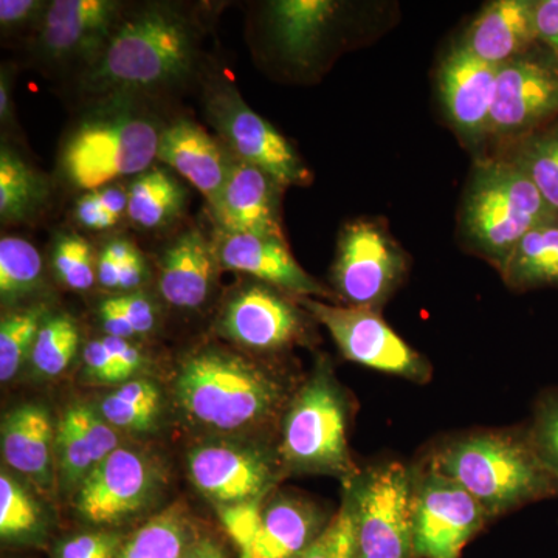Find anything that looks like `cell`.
Here are the masks:
<instances>
[{
  "label": "cell",
  "mask_w": 558,
  "mask_h": 558,
  "mask_svg": "<svg viewBox=\"0 0 558 558\" xmlns=\"http://www.w3.org/2000/svg\"><path fill=\"white\" fill-rule=\"evenodd\" d=\"M204 110L234 159L266 171L284 189L310 185L312 172L292 143L250 108L230 80L215 76L205 84Z\"/></svg>",
  "instance_id": "8"
},
{
  "label": "cell",
  "mask_w": 558,
  "mask_h": 558,
  "mask_svg": "<svg viewBox=\"0 0 558 558\" xmlns=\"http://www.w3.org/2000/svg\"><path fill=\"white\" fill-rule=\"evenodd\" d=\"M47 319L46 306L7 314L0 323V380L3 384L13 379L28 355L43 323Z\"/></svg>",
  "instance_id": "35"
},
{
  "label": "cell",
  "mask_w": 558,
  "mask_h": 558,
  "mask_svg": "<svg viewBox=\"0 0 558 558\" xmlns=\"http://www.w3.org/2000/svg\"><path fill=\"white\" fill-rule=\"evenodd\" d=\"M411 506L416 558H462L469 543L492 523L464 487L422 459L413 464Z\"/></svg>",
  "instance_id": "10"
},
{
  "label": "cell",
  "mask_w": 558,
  "mask_h": 558,
  "mask_svg": "<svg viewBox=\"0 0 558 558\" xmlns=\"http://www.w3.org/2000/svg\"><path fill=\"white\" fill-rule=\"evenodd\" d=\"M537 0H495L484 5L459 46L487 64L501 68L538 44Z\"/></svg>",
  "instance_id": "23"
},
{
  "label": "cell",
  "mask_w": 558,
  "mask_h": 558,
  "mask_svg": "<svg viewBox=\"0 0 558 558\" xmlns=\"http://www.w3.org/2000/svg\"><path fill=\"white\" fill-rule=\"evenodd\" d=\"M51 267L68 289L86 292L97 278V256L90 242L76 233H61L51 247Z\"/></svg>",
  "instance_id": "38"
},
{
  "label": "cell",
  "mask_w": 558,
  "mask_h": 558,
  "mask_svg": "<svg viewBox=\"0 0 558 558\" xmlns=\"http://www.w3.org/2000/svg\"><path fill=\"white\" fill-rule=\"evenodd\" d=\"M121 264L108 250L102 248L97 260V278L101 288L119 290Z\"/></svg>",
  "instance_id": "49"
},
{
  "label": "cell",
  "mask_w": 558,
  "mask_h": 558,
  "mask_svg": "<svg viewBox=\"0 0 558 558\" xmlns=\"http://www.w3.org/2000/svg\"><path fill=\"white\" fill-rule=\"evenodd\" d=\"M92 106L65 132L58 153L61 179L84 193L153 168L167 124L142 98L113 95Z\"/></svg>",
  "instance_id": "3"
},
{
  "label": "cell",
  "mask_w": 558,
  "mask_h": 558,
  "mask_svg": "<svg viewBox=\"0 0 558 558\" xmlns=\"http://www.w3.org/2000/svg\"><path fill=\"white\" fill-rule=\"evenodd\" d=\"M43 534L40 512L31 495L10 475H0V535L3 543H35Z\"/></svg>",
  "instance_id": "36"
},
{
  "label": "cell",
  "mask_w": 558,
  "mask_h": 558,
  "mask_svg": "<svg viewBox=\"0 0 558 558\" xmlns=\"http://www.w3.org/2000/svg\"><path fill=\"white\" fill-rule=\"evenodd\" d=\"M535 24L538 43L558 58V0H537Z\"/></svg>",
  "instance_id": "45"
},
{
  "label": "cell",
  "mask_w": 558,
  "mask_h": 558,
  "mask_svg": "<svg viewBox=\"0 0 558 558\" xmlns=\"http://www.w3.org/2000/svg\"><path fill=\"white\" fill-rule=\"evenodd\" d=\"M421 459L464 487L492 521L524 506L558 498V481L539 461L524 425L446 436Z\"/></svg>",
  "instance_id": "2"
},
{
  "label": "cell",
  "mask_w": 558,
  "mask_h": 558,
  "mask_svg": "<svg viewBox=\"0 0 558 558\" xmlns=\"http://www.w3.org/2000/svg\"><path fill=\"white\" fill-rule=\"evenodd\" d=\"M193 537L178 508L163 510L124 539L117 558H182Z\"/></svg>",
  "instance_id": "31"
},
{
  "label": "cell",
  "mask_w": 558,
  "mask_h": 558,
  "mask_svg": "<svg viewBox=\"0 0 558 558\" xmlns=\"http://www.w3.org/2000/svg\"><path fill=\"white\" fill-rule=\"evenodd\" d=\"M51 440L53 427L44 407L27 403L17 407L2 425V453L10 468L39 486L51 478Z\"/></svg>",
  "instance_id": "26"
},
{
  "label": "cell",
  "mask_w": 558,
  "mask_h": 558,
  "mask_svg": "<svg viewBox=\"0 0 558 558\" xmlns=\"http://www.w3.org/2000/svg\"><path fill=\"white\" fill-rule=\"evenodd\" d=\"M47 0H2L0 2V32L3 39L32 36L49 9Z\"/></svg>",
  "instance_id": "41"
},
{
  "label": "cell",
  "mask_w": 558,
  "mask_h": 558,
  "mask_svg": "<svg viewBox=\"0 0 558 558\" xmlns=\"http://www.w3.org/2000/svg\"><path fill=\"white\" fill-rule=\"evenodd\" d=\"M44 279L43 256L31 241L21 236L0 240V296L13 304L32 296Z\"/></svg>",
  "instance_id": "32"
},
{
  "label": "cell",
  "mask_w": 558,
  "mask_h": 558,
  "mask_svg": "<svg viewBox=\"0 0 558 558\" xmlns=\"http://www.w3.org/2000/svg\"><path fill=\"white\" fill-rule=\"evenodd\" d=\"M349 403L332 371L319 363L295 392L282 421L279 459L299 473H323L344 481L359 472L349 451Z\"/></svg>",
  "instance_id": "6"
},
{
  "label": "cell",
  "mask_w": 558,
  "mask_h": 558,
  "mask_svg": "<svg viewBox=\"0 0 558 558\" xmlns=\"http://www.w3.org/2000/svg\"><path fill=\"white\" fill-rule=\"evenodd\" d=\"M182 558H231L227 549L211 537L194 535Z\"/></svg>",
  "instance_id": "48"
},
{
  "label": "cell",
  "mask_w": 558,
  "mask_h": 558,
  "mask_svg": "<svg viewBox=\"0 0 558 558\" xmlns=\"http://www.w3.org/2000/svg\"><path fill=\"white\" fill-rule=\"evenodd\" d=\"M153 475L137 451L117 449L81 483L76 510L95 526H113L130 519L148 501Z\"/></svg>",
  "instance_id": "16"
},
{
  "label": "cell",
  "mask_w": 558,
  "mask_h": 558,
  "mask_svg": "<svg viewBox=\"0 0 558 558\" xmlns=\"http://www.w3.org/2000/svg\"><path fill=\"white\" fill-rule=\"evenodd\" d=\"M498 68L454 44L440 62L438 87L447 119L468 148L486 154Z\"/></svg>",
  "instance_id": "14"
},
{
  "label": "cell",
  "mask_w": 558,
  "mask_h": 558,
  "mask_svg": "<svg viewBox=\"0 0 558 558\" xmlns=\"http://www.w3.org/2000/svg\"><path fill=\"white\" fill-rule=\"evenodd\" d=\"M296 304L271 286H247L227 303L219 322L220 332L256 351L292 347L307 336L306 319Z\"/></svg>",
  "instance_id": "15"
},
{
  "label": "cell",
  "mask_w": 558,
  "mask_h": 558,
  "mask_svg": "<svg viewBox=\"0 0 558 558\" xmlns=\"http://www.w3.org/2000/svg\"><path fill=\"white\" fill-rule=\"evenodd\" d=\"M204 31L179 3L126 7L97 62L80 78L92 100L124 95L156 101L199 75Z\"/></svg>",
  "instance_id": "1"
},
{
  "label": "cell",
  "mask_w": 558,
  "mask_h": 558,
  "mask_svg": "<svg viewBox=\"0 0 558 558\" xmlns=\"http://www.w3.org/2000/svg\"><path fill=\"white\" fill-rule=\"evenodd\" d=\"M330 519L311 502L279 495L260 505L252 534L238 558H296L311 548Z\"/></svg>",
  "instance_id": "22"
},
{
  "label": "cell",
  "mask_w": 558,
  "mask_h": 558,
  "mask_svg": "<svg viewBox=\"0 0 558 558\" xmlns=\"http://www.w3.org/2000/svg\"><path fill=\"white\" fill-rule=\"evenodd\" d=\"M413 465L384 461L344 481L354 558H416Z\"/></svg>",
  "instance_id": "7"
},
{
  "label": "cell",
  "mask_w": 558,
  "mask_h": 558,
  "mask_svg": "<svg viewBox=\"0 0 558 558\" xmlns=\"http://www.w3.org/2000/svg\"><path fill=\"white\" fill-rule=\"evenodd\" d=\"M344 3L332 0H275L264 3L260 24L267 44L292 68L310 69L328 47Z\"/></svg>",
  "instance_id": "17"
},
{
  "label": "cell",
  "mask_w": 558,
  "mask_h": 558,
  "mask_svg": "<svg viewBox=\"0 0 558 558\" xmlns=\"http://www.w3.org/2000/svg\"><path fill=\"white\" fill-rule=\"evenodd\" d=\"M174 389L186 416L215 432L259 427L289 405L278 377L220 349H202L183 360Z\"/></svg>",
  "instance_id": "4"
},
{
  "label": "cell",
  "mask_w": 558,
  "mask_h": 558,
  "mask_svg": "<svg viewBox=\"0 0 558 558\" xmlns=\"http://www.w3.org/2000/svg\"><path fill=\"white\" fill-rule=\"evenodd\" d=\"M75 219L83 229L89 231H106L119 223V220L102 207L97 190L81 194L75 204Z\"/></svg>",
  "instance_id": "44"
},
{
  "label": "cell",
  "mask_w": 558,
  "mask_h": 558,
  "mask_svg": "<svg viewBox=\"0 0 558 558\" xmlns=\"http://www.w3.org/2000/svg\"><path fill=\"white\" fill-rule=\"evenodd\" d=\"M98 318L106 336L131 340L153 332L159 315L153 301L145 295L126 293L102 300L98 307Z\"/></svg>",
  "instance_id": "37"
},
{
  "label": "cell",
  "mask_w": 558,
  "mask_h": 558,
  "mask_svg": "<svg viewBox=\"0 0 558 558\" xmlns=\"http://www.w3.org/2000/svg\"><path fill=\"white\" fill-rule=\"evenodd\" d=\"M277 462L263 451L202 446L189 454L194 486L220 506L264 498L278 478Z\"/></svg>",
  "instance_id": "18"
},
{
  "label": "cell",
  "mask_w": 558,
  "mask_h": 558,
  "mask_svg": "<svg viewBox=\"0 0 558 558\" xmlns=\"http://www.w3.org/2000/svg\"><path fill=\"white\" fill-rule=\"evenodd\" d=\"M51 197L50 180L20 150L3 142L0 148V220L3 226L32 223Z\"/></svg>",
  "instance_id": "27"
},
{
  "label": "cell",
  "mask_w": 558,
  "mask_h": 558,
  "mask_svg": "<svg viewBox=\"0 0 558 558\" xmlns=\"http://www.w3.org/2000/svg\"><path fill=\"white\" fill-rule=\"evenodd\" d=\"M148 277V266L140 250L132 255L130 260L121 264L120 284L121 292H130L137 289Z\"/></svg>",
  "instance_id": "47"
},
{
  "label": "cell",
  "mask_w": 558,
  "mask_h": 558,
  "mask_svg": "<svg viewBox=\"0 0 558 558\" xmlns=\"http://www.w3.org/2000/svg\"><path fill=\"white\" fill-rule=\"evenodd\" d=\"M84 365L90 379L101 384H121L128 380L119 362L110 354L102 339L90 340L83 352Z\"/></svg>",
  "instance_id": "43"
},
{
  "label": "cell",
  "mask_w": 558,
  "mask_h": 558,
  "mask_svg": "<svg viewBox=\"0 0 558 558\" xmlns=\"http://www.w3.org/2000/svg\"><path fill=\"white\" fill-rule=\"evenodd\" d=\"M101 339L105 341L110 354L119 362L128 379L135 376L143 366V354L140 352V349L134 347L130 340L119 339V337L105 336Z\"/></svg>",
  "instance_id": "46"
},
{
  "label": "cell",
  "mask_w": 558,
  "mask_h": 558,
  "mask_svg": "<svg viewBox=\"0 0 558 558\" xmlns=\"http://www.w3.org/2000/svg\"><path fill=\"white\" fill-rule=\"evenodd\" d=\"M13 121V75L9 65H3L0 72V123L5 130Z\"/></svg>",
  "instance_id": "50"
},
{
  "label": "cell",
  "mask_w": 558,
  "mask_h": 558,
  "mask_svg": "<svg viewBox=\"0 0 558 558\" xmlns=\"http://www.w3.org/2000/svg\"><path fill=\"white\" fill-rule=\"evenodd\" d=\"M124 10L117 0H51L32 36V57L46 73L75 72L81 78L100 58Z\"/></svg>",
  "instance_id": "11"
},
{
  "label": "cell",
  "mask_w": 558,
  "mask_h": 558,
  "mask_svg": "<svg viewBox=\"0 0 558 558\" xmlns=\"http://www.w3.org/2000/svg\"><path fill=\"white\" fill-rule=\"evenodd\" d=\"M219 266L215 241L191 227L180 233L161 255V296L175 310H199L211 295Z\"/></svg>",
  "instance_id": "24"
},
{
  "label": "cell",
  "mask_w": 558,
  "mask_h": 558,
  "mask_svg": "<svg viewBox=\"0 0 558 558\" xmlns=\"http://www.w3.org/2000/svg\"><path fill=\"white\" fill-rule=\"evenodd\" d=\"M524 427L539 461L558 481V387L539 392Z\"/></svg>",
  "instance_id": "39"
},
{
  "label": "cell",
  "mask_w": 558,
  "mask_h": 558,
  "mask_svg": "<svg viewBox=\"0 0 558 558\" xmlns=\"http://www.w3.org/2000/svg\"><path fill=\"white\" fill-rule=\"evenodd\" d=\"M296 301L329 330L344 359L414 384L432 380V363L385 322L380 311L337 306L315 299Z\"/></svg>",
  "instance_id": "12"
},
{
  "label": "cell",
  "mask_w": 558,
  "mask_h": 558,
  "mask_svg": "<svg viewBox=\"0 0 558 558\" xmlns=\"http://www.w3.org/2000/svg\"><path fill=\"white\" fill-rule=\"evenodd\" d=\"M282 190L284 186L266 171L233 157L226 185L209 205L218 231L284 238Z\"/></svg>",
  "instance_id": "19"
},
{
  "label": "cell",
  "mask_w": 558,
  "mask_h": 558,
  "mask_svg": "<svg viewBox=\"0 0 558 558\" xmlns=\"http://www.w3.org/2000/svg\"><path fill=\"white\" fill-rule=\"evenodd\" d=\"M124 539L119 532L105 529L80 532L61 539L53 548V558H117Z\"/></svg>",
  "instance_id": "40"
},
{
  "label": "cell",
  "mask_w": 558,
  "mask_h": 558,
  "mask_svg": "<svg viewBox=\"0 0 558 558\" xmlns=\"http://www.w3.org/2000/svg\"><path fill=\"white\" fill-rule=\"evenodd\" d=\"M189 190L167 168L153 167L135 175L128 186V218L137 229L159 231L185 211Z\"/></svg>",
  "instance_id": "29"
},
{
  "label": "cell",
  "mask_w": 558,
  "mask_h": 558,
  "mask_svg": "<svg viewBox=\"0 0 558 558\" xmlns=\"http://www.w3.org/2000/svg\"><path fill=\"white\" fill-rule=\"evenodd\" d=\"M157 160L189 180L209 207L226 185L233 156L197 121L178 117L161 131Z\"/></svg>",
  "instance_id": "21"
},
{
  "label": "cell",
  "mask_w": 558,
  "mask_h": 558,
  "mask_svg": "<svg viewBox=\"0 0 558 558\" xmlns=\"http://www.w3.org/2000/svg\"><path fill=\"white\" fill-rule=\"evenodd\" d=\"M407 270V253L380 222L352 220L340 231L332 282L347 306L381 311Z\"/></svg>",
  "instance_id": "13"
},
{
  "label": "cell",
  "mask_w": 558,
  "mask_h": 558,
  "mask_svg": "<svg viewBox=\"0 0 558 558\" xmlns=\"http://www.w3.org/2000/svg\"><path fill=\"white\" fill-rule=\"evenodd\" d=\"M499 275L509 289L520 293L558 289V213L521 238Z\"/></svg>",
  "instance_id": "28"
},
{
  "label": "cell",
  "mask_w": 558,
  "mask_h": 558,
  "mask_svg": "<svg viewBox=\"0 0 558 558\" xmlns=\"http://www.w3.org/2000/svg\"><path fill=\"white\" fill-rule=\"evenodd\" d=\"M554 215L556 209L519 168L498 157H480L459 208V236L470 253L499 271L521 238Z\"/></svg>",
  "instance_id": "5"
},
{
  "label": "cell",
  "mask_w": 558,
  "mask_h": 558,
  "mask_svg": "<svg viewBox=\"0 0 558 558\" xmlns=\"http://www.w3.org/2000/svg\"><path fill=\"white\" fill-rule=\"evenodd\" d=\"M160 410V392L146 380L124 381L100 403V414L112 428L146 432Z\"/></svg>",
  "instance_id": "33"
},
{
  "label": "cell",
  "mask_w": 558,
  "mask_h": 558,
  "mask_svg": "<svg viewBox=\"0 0 558 558\" xmlns=\"http://www.w3.org/2000/svg\"><path fill=\"white\" fill-rule=\"evenodd\" d=\"M117 449L119 436L101 414L81 403L62 414L57 451L62 480L68 486L83 483L92 470Z\"/></svg>",
  "instance_id": "25"
},
{
  "label": "cell",
  "mask_w": 558,
  "mask_h": 558,
  "mask_svg": "<svg viewBox=\"0 0 558 558\" xmlns=\"http://www.w3.org/2000/svg\"><path fill=\"white\" fill-rule=\"evenodd\" d=\"M80 347V329L70 315L47 317L32 349V362L38 373L57 377L72 365Z\"/></svg>",
  "instance_id": "34"
},
{
  "label": "cell",
  "mask_w": 558,
  "mask_h": 558,
  "mask_svg": "<svg viewBox=\"0 0 558 558\" xmlns=\"http://www.w3.org/2000/svg\"><path fill=\"white\" fill-rule=\"evenodd\" d=\"M296 558H354L351 520L343 505L333 513V519L322 537Z\"/></svg>",
  "instance_id": "42"
},
{
  "label": "cell",
  "mask_w": 558,
  "mask_h": 558,
  "mask_svg": "<svg viewBox=\"0 0 558 558\" xmlns=\"http://www.w3.org/2000/svg\"><path fill=\"white\" fill-rule=\"evenodd\" d=\"M213 241L226 269L241 271L296 299H332V293L296 263L284 238L218 231Z\"/></svg>",
  "instance_id": "20"
},
{
  "label": "cell",
  "mask_w": 558,
  "mask_h": 558,
  "mask_svg": "<svg viewBox=\"0 0 558 558\" xmlns=\"http://www.w3.org/2000/svg\"><path fill=\"white\" fill-rule=\"evenodd\" d=\"M558 119V58L543 44L498 68L486 154L495 156L517 140Z\"/></svg>",
  "instance_id": "9"
},
{
  "label": "cell",
  "mask_w": 558,
  "mask_h": 558,
  "mask_svg": "<svg viewBox=\"0 0 558 558\" xmlns=\"http://www.w3.org/2000/svg\"><path fill=\"white\" fill-rule=\"evenodd\" d=\"M490 157L519 168L558 213V119Z\"/></svg>",
  "instance_id": "30"
}]
</instances>
